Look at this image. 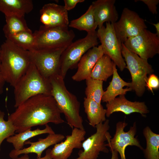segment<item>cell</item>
I'll return each instance as SVG.
<instances>
[{
	"label": "cell",
	"mask_w": 159,
	"mask_h": 159,
	"mask_svg": "<svg viewBox=\"0 0 159 159\" xmlns=\"http://www.w3.org/2000/svg\"><path fill=\"white\" fill-rule=\"evenodd\" d=\"M112 152V157L111 159H120L119 158L118 153L115 150H110Z\"/></svg>",
	"instance_id": "cell-36"
},
{
	"label": "cell",
	"mask_w": 159,
	"mask_h": 159,
	"mask_svg": "<svg viewBox=\"0 0 159 159\" xmlns=\"http://www.w3.org/2000/svg\"><path fill=\"white\" fill-rule=\"evenodd\" d=\"M112 75V80L102 96L101 101L103 102L107 103L118 95H125L127 92L132 90L131 82H127L120 77L115 64Z\"/></svg>",
	"instance_id": "cell-20"
},
{
	"label": "cell",
	"mask_w": 159,
	"mask_h": 159,
	"mask_svg": "<svg viewBox=\"0 0 159 159\" xmlns=\"http://www.w3.org/2000/svg\"><path fill=\"white\" fill-rule=\"evenodd\" d=\"M6 39L21 48L31 51L35 49L36 40L34 33L29 29L19 32L12 35Z\"/></svg>",
	"instance_id": "cell-28"
},
{
	"label": "cell",
	"mask_w": 159,
	"mask_h": 159,
	"mask_svg": "<svg viewBox=\"0 0 159 159\" xmlns=\"http://www.w3.org/2000/svg\"><path fill=\"white\" fill-rule=\"evenodd\" d=\"M64 138L63 135L55 133L49 134L45 138H39L35 142L27 140L25 142L24 145L30 144L29 146L19 150L14 149L10 152L9 156L11 159H15L21 154L34 153L37 154V158H40L44 150L49 146L62 141Z\"/></svg>",
	"instance_id": "cell-16"
},
{
	"label": "cell",
	"mask_w": 159,
	"mask_h": 159,
	"mask_svg": "<svg viewBox=\"0 0 159 159\" xmlns=\"http://www.w3.org/2000/svg\"><path fill=\"white\" fill-rule=\"evenodd\" d=\"M5 113L0 110V151L1 144L4 140L15 134L16 128L12 123L4 118Z\"/></svg>",
	"instance_id": "cell-30"
},
{
	"label": "cell",
	"mask_w": 159,
	"mask_h": 159,
	"mask_svg": "<svg viewBox=\"0 0 159 159\" xmlns=\"http://www.w3.org/2000/svg\"><path fill=\"white\" fill-rule=\"evenodd\" d=\"M95 127L96 132L83 141L82 145L83 150L79 151V157L74 159H97L100 152H109L105 142L111 135L108 131L110 127L109 120H106L100 122Z\"/></svg>",
	"instance_id": "cell-9"
},
{
	"label": "cell",
	"mask_w": 159,
	"mask_h": 159,
	"mask_svg": "<svg viewBox=\"0 0 159 159\" xmlns=\"http://www.w3.org/2000/svg\"><path fill=\"white\" fill-rule=\"evenodd\" d=\"M97 35L101 43L104 54L108 56L121 71L126 68V64L122 54V44L119 42L113 24L106 23L99 28Z\"/></svg>",
	"instance_id": "cell-10"
},
{
	"label": "cell",
	"mask_w": 159,
	"mask_h": 159,
	"mask_svg": "<svg viewBox=\"0 0 159 159\" xmlns=\"http://www.w3.org/2000/svg\"><path fill=\"white\" fill-rule=\"evenodd\" d=\"M44 129L41 130L39 128L32 130L31 128L22 132L15 134L6 139L8 143L12 144L14 149L19 150L23 149L24 143L30 138L37 135L44 134H53L55 132L52 128L48 124L45 125Z\"/></svg>",
	"instance_id": "cell-23"
},
{
	"label": "cell",
	"mask_w": 159,
	"mask_h": 159,
	"mask_svg": "<svg viewBox=\"0 0 159 159\" xmlns=\"http://www.w3.org/2000/svg\"><path fill=\"white\" fill-rule=\"evenodd\" d=\"M67 47L35 49L29 51V54L32 62L41 74L49 79L59 74L61 57Z\"/></svg>",
	"instance_id": "cell-7"
},
{
	"label": "cell",
	"mask_w": 159,
	"mask_h": 159,
	"mask_svg": "<svg viewBox=\"0 0 159 159\" xmlns=\"http://www.w3.org/2000/svg\"><path fill=\"white\" fill-rule=\"evenodd\" d=\"M98 43L96 31L87 33L85 37L72 42L61 55L59 74L64 79L68 70L77 67L84 54Z\"/></svg>",
	"instance_id": "cell-6"
},
{
	"label": "cell",
	"mask_w": 159,
	"mask_h": 159,
	"mask_svg": "<svg viewBox=\"0 0 159 159\" xmlns=\"http://www.w3.org/2000/svg\"><path fill=\"white\" fill-rule=\"evenodd\" d=\"M127 125V124L125 121L117 122L113 137L111 138L110 135L107 138V146L110 148V150L117 151L120 155V159H126L125 151L127 146H135L142 150L144 149L137 137H135L137 132L136 122H134L129 130L126 132L124 130Z\"/></svg>",
	"instance_id": "cell-13"
},
{
	"label": "cell",
	"mask_w": 159,
	"mask_h": 159,
	"mask_svg": "<svg viewBox=\"0 0 159 159\" xmlns=\"http://www.w3.org/2000/svg\"><path fill=\"white\" fill-rule=\"evenodd\" d=\"M68 26L79 30L85 31L87 33L95 31L97 26L95 21L91 5L83 14L78 18L72 20Z\"/></svg>",
	"instance_id": "cell-26"
},
{
	"label": "cell",
	"mask_w": 159,
	"mask_h": 159,
	"mask_svg": "<svg viewBox=\"0 0 159 159\" xmlns=\"http://www.w3.org/2000/svg\"><path fill=\"white\" fill-rule=\"evenodd\" d=\"M34 34L35 49L67 47L72 42L75 35L68 27H47L41 25Z\"/></svg>",
	"instance_id": "cell-8"
},
{
	"label": "cell",
	"mask_w": 159,
	"mask_h": 159,
	"mask_svg": "<svg viewBox=\"0 0 159 159\" xmlns=\"http://www.w3.org/2000/svg\"><path fill=\"white\" fill-rule=\"evenodd\" d=\"M122 46V54L126 64V68L129 70L131 77V88L137 96L141 97L145 91L147 75L153 74L154 70L147 60L130 52L123 43Z\"/></svg>",
	"instance_id": "cell-5"
},
{
	"label": "cell",
	"mask_w": 159,
	"mask_h": 159,
	"mask_svg": "<svg viewBox=\"0 0 159 159\" xmlns=\"http://www.w3.org/2000/svg\"><path fill=\"white\" fill-rule=\"evenodd\" d=\"M40 21L46 27H68V12L63 6L46 4L40 10Z\"/></svg>",
	"instance_id": "cell-15"
},
{
	"label": "cell",
	"mask_w": 159,
	"mask_h": 159,
	"mask_svg": "<svg viewBox=\"0 0 159 159\" xmlns=\"http://www.w3.org/2000/svg\"><path fill=\"white\" fill-rule=\"evenodd\" d=\"M0 48L1 73L6 82L14 87L32 63L29 52L8 39L2 44Z\"/></svg>",
	"instance_id": "cell-2"
},
{
	"label": "cell",
	"mask_w": 159,
	"mask_h": 159,
	"mask_svg": "<svg viewBox=\"0 0 159 159\" xmlns=\"http://www.w3.org/2000/svg\"><path fill=\"white\" fill-rule=\"evenodd\" d=\"M86 131L85 129L73 128L70 135L66 136L64 141L55 145L51 151L53 159H68L74 149L82 148Z\"/></svg>",
	"instance_id": "cell-14"
},
{
	"label": "cell",
	"mask_w": 159,
	"mask_h": 159,
	"mask_svg": "<svg viewBox=\"0 0 159 159\" xmlns=\"http://www.w3.org/2000/svg\"><path fill=\"white\" fill-rule=\"evenodd\" d=\"M153 93V90L159 87V80L158 77L153 74L149 75L146 83V87Z\"/></svg>",
	"instance_id": "cell-31"
},
{
	"label": "cell",
	"mask_w": 159,
	"mask_h": 159,
	"mask_svg": "<svg viewBox=\"0 0 159 159\" xmlns=\"http://www.w3.org/2000/svg\"><path fill=\"white\" fill-rule=\"evenodd\" d=\"M51 149H47L45 153V156L42 157H41L40 158H38L36 159H53L51 156ZM15 159H30L29 156L28 154H24L23 155L21 156L20 157H18Z\"/></svg>",
	"instance_id": "cell-34"
},
{
	"label": "cell",
	"mask_w": 159,
	"mask_h": 159,
	"mask_svg": "<svg viewBox=\"0 0 159 159\" xmlns=\"http://www.w3.org/2000/svg\"><path fill=\"white\" fill-rule=\"evenodd\" d=\"M115 0H97L91 4L96 23L98 28L105 22H117L119 14L115 5Z\"/></svg>",
	"instance_id": "cell-19"
},
{
	"label": "cell",
	"mask_w": 159,
	"mask_h": 159,
	"mask_svg": "<svg viewBox=\"0 0 159 159\" xmlns=\"http://www.w3.org/2000/svg\"><path fill=\"white\" fill-rule=\"evenodd\" d=\"M101 45L89 50L81 58L77 64L78 69L72 77V80L80 82L90 78L92 71L98 60L104 55Z\"/></svg>",
	"instance_id": "cell-18"
},
{
	"label": "cell",
	"mask_w": 159,
	"mask_h": 159,
	"mask_svg": "<svg viewBox=\"0 0 159 159\" xmlns=\"http://www.w3.org/2000/svg\"><path fill=\"white\" fill-rule=\"evenodd\" d=\"M55 100L51 95L39 94L27 100L9 115L16 132H22L32 127L49 123L58 125L64 122Z\"/></svg>",
	"instance_id": "cell-1"
},
{
	"label": "cell",
	"mask_w": 159,
	"mask_h": 159,
	"mask_svg": "<svg viewBox=\"0 0 159 159\" xmlns=\"http://www.w3.org/2000/svg\"><path fill=\"white\" fill-rule=\"evenodd\" d=\"M86 97L101 104L102 98L104 92L103 89V81L90 78L86 80Z\"/></svg>",
	"instance_id": "cell-29"
},
{
	"label": "cell",
	"mask_w": 159,
	"mask_h": 159,
	"mask_svg": "<svg viewBox=\"0 0 159 159\" xmlns=\"http://www.w3.org/2000/svg\"><path fill=\"white\" fill-rule=\"evenodd\" d=\"M33 8L31 0H0V11L5 16H24Z\"/></svg>",
	"instance_id": "cell-21"
},
{
	"label": "cell",
	"mask_w": 159,
	"mask_h": 159,
	"mask_svg": "<svg viewBox=\"0 0 159 159\" xmlns=\"http://www.w3.org/2000/svg\"><path fill=\"white\" fill-rule=\"evenodd\" d=\"M85 112L89 124L93 127L106 120V109L101 104H99L93 100L85 97L83 102Z\"/></svg>",
	"instance_id": "cell-22"
},
{
	"label": "cell",
	"mask_w": 159,
	"mask_h": 159,
	"mask_svg": "<svg viewBox=\"0 0 159 159\" xmlns=\"http://www.w3.org/2000/svg\"><path fill=\"white\" fill-rule=\"evenodd\" d=\"M6 24L3 30L5 37H9L20 32L30 29L27 26L24 16H5Z\"/></svg>",
	"instance_id": "cell-27"
},
{
	"label": "cell",
	"mask_w": 159,
	"mask_h": 159,
	"mask_svg": "<svg viewBox=\"0 0 159 159\" xmlns=\"http://www.w3.org/2000/svg\"><path fill=\"white\" fill-rule=\"evenodd\" d=\"M16 108L29 98L39 94L51 95L49 79L43 77L32 62L14 87Z\"/></svg>",
	"instance_id": "cell-4"
},
{
	"label": "cell",
	"mask_w": 159,
	"mask_h": 159,
	"mask_svg": "<svg viewBox=\"0 0 159 159\" xmlns=\"http://www.w3.org/2000/svg\"><path fill=\"white\" fill-rule=\"evenodd\" d=\"M109 57L103 55L97 61L91 74L90 78L106 82L113 75L115 65Z\"/></svg>",
	"instance_id": "cell-24"
},
{
	"label": "cell",
	"mask_w": 159,
	"mask_h": 159,
	"mask_svg": "<svg viewBox=\"0 0 159 159\" xmlns=\"http://www.w3.org/2000/svg\"><path fill=\"white\" fill-rule=\"evenodd\" d=\"M106 116L109 117L113 113L120 112L128 115L137 112L143 116L149 112L148 108L144 102H132L127 100L124 95L109 101L106 105Z\"/></svg>",
	"instance_id": "cell-17"
},
{
	"label": "cell",
	"mask_w": 159,
	"mask_h": 159,
	"mask_svg": "<svg viewBox=\"0 0 159 159\" xmlns=\"http://www.w3.org/2000/svg\"><path fill=\"white\" fill-rule=\"evenodd\" d=\"M6 81L1 73L0 68V95L4 92V87Z\"/></svg>",
	"instance_id": "cell-35"
},
{
	"label": "cell",
	"mask_w": 159,
	"mask_h": 159,
	"mask_svg": "<svg viewBox=\"0 0 159 159\" xmlns=\"http://www.w3.org/2000/svg\"><path fill=\"white\" fill-rule=\"evenodd\" d=\"M65 9L68 11L73 9L79 3L84 1V0H64Z\"/></svg>",
	"instance_id": "cell-33"
},
{
	"label": "cell",
	"mask_w": 159,
	"mask_h": 159,
	"mask_svg": "<svg viewBox=\"0 0 159 159\" xmlns=\"http://www.w3.org/2000/svg\"><path fill=\"white\" fill-rule=\"evenodd\" d=\"M1 49L0 48V64H1Z\"/></svg>",
	"instance_id": "cell-38"
},
{
	"label": "cell",
	"mask_w": 159,
	"mask_h": 159,
	"mask_svg": "<svg viewBox=\"0 0 159 159\" xmlns=\"http://www.w3.org/2000/svg\"><path fill=\"white\" fill-rule=\"evenodd\" d=\"M113 24L117 39L121 44L147 28L144 20L127 8H124L120 19Z\"/></svg>",
	"instance_id": "cell-12"
},
{
	"label": "cell",
	"mask_w": 159,
	"mask_h": 159,
	"mask_svg": "<svg viewBox=\"0 0 159 159\" xmlns=\"http://www.w3.org/2000/svg\"><path fill=\"white\" fill-rule=\"evenodd\" d=\"M135 1H140L146 4L150 12L154 14H157V5L159 2V0H138Z\"/></svg>",
	"instance_id": "cell-32"
},
{
	"label": "cell",
	"mask_w": 159,
	"mask_h": 159,
	"mask_svg": "<svg viewBox=\"0 0 159 159\" xmlns=\"http://www.w3.org/2000/svg\"><path fill=\"white\" fill-rule=\"evenodd\" d=\"M51 95L55 100L70 127L85 129L80 114V103L77 97L70 92L65 85L64 79L59 74L49 78Z\"/></svg>",
	"instance_id": "cell-3"
},
{
	"label": "cell",
	"mask_w": 159,
	"mask_h": 159,
	"mask_svg": "<svg viewBox=\"0 0 159 159\" xmlns=\"http://www.w3.org/2000/svg\"><path fill=\"white\" fill-rule=\"evenodd\" d=\"M146 146L143 150L146 159H159V135L154 132L149 126L143 130Z\"/></svg>",
	"instance_id": "cell-25"
},
{
	"label": "cell",
	"mask_w": 159,
	"mask_h": 159,
	"mask_svg": "<svg viewBox=\"0 0 159 159\" xmlns=\"http://www.w3.org/2000/svg\"><path fill=\"white\" fill-rule=\"evenodd\" d=\"M123 43L130 52L147 60L159 53V36L146 29Z\"/></svg>",
	"instance_id": "cell-11"
},
{
	"label": "cell",
	"mask_w": 159,
	"mask_h": 159,
	"mask_svg": "<svg viewBox=\"0 0 159 159\" xmlns=\"http://www.w3.org/2000/svg\"><path fill=\"white\" fill-rule=\"evenodd\" d=\"M153 24L155 28L156 32L155 33L158 36H159V23L157 22L156 24L150 23Z\"/></svg>",
	"instance_id": "cell-37"
}]
</instances>
